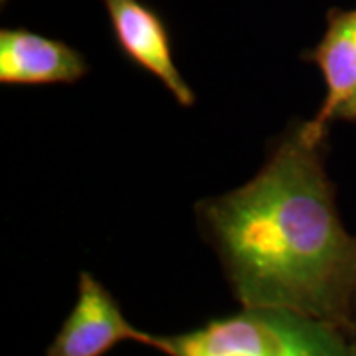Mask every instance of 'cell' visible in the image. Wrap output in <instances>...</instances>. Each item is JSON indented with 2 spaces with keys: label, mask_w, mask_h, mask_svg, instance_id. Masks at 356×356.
Instances as JSON below:
<instances>
[{
  "label": "cell",
  "mask_w": 356,
  "mask_h": 356,
  "mask_svg": "<svg viewBox=\"0 0 356 356\" xmlns=\"http://www.w3.org/2000/svg\"><path fill=\"white\" fill-rule=\"evenodd\" d=\"M0 2H2V4H6V2H8V0H0Z\"/></svg>",
  "instance_id": "cell-9"
},
{
  "label": "cell",
  "mask_w": 356,
  "mask_h": 356,
  "mask_svg": "<svg viewBox=\"0 0 356 356\" xmlns=\"http://www.w3.org/2000/svg\"><path fill=\"white\" fill-rule=\"evenodd\" d=\"M153 332L137 329L111 291L89 271L79 273L77 297L46 356H105L121 343L149 346Z\"/></svg>",
  "instance_id": "cell-3"
},
{
  "label": "cell",
  "mask_w": 356,
  "mask_h": 356,
  "mask_svg": "<svg viewBox=\"0 0 356 356\" xmlns=\"http://www.w3.org/2000/svg\"><path fill=\"white\" fill-rule=\"evenodd\" d=\"M348 331L356 334V285L355 295H353V307H350V325H348Z\"/></svg>",
  "instance_id": "cell-8"
},
{
  "label": "cell",
  "mask_w": 356,
  "mask_h": 356,
  "mask_svg": "<svg viewBox=\"0 0 356 356\" xmlns=\"http://www.w3.org/2000/svg\"><path fill=\"white\" fill-rule=\"evenodd\" d=\"M281 356H356V334L341 325L299 315Z\"/></svg>",
  "instance_id": "cell-7"
},
{
  "label": "cell",
  "mask_w": 356,
  "mask_h": 356,
  "mask_svg": "<svg viewBox=\"0 0 356 356\" xmlns=\"http://www.w3.org/2000/svg\"><path fill=\"white\" fill-rule=\"evenodd\" d=\"M102 4L109 14L115 40L129 60L156 77L178 105H194L196 95L178 72L165 20L140 0H102Z\"/></svg>",
  "instance_id": "cell-4"
},
{
  "label": "cell",
  "mask_w": 356,
  "mask_h": 356,
  "mask_svg": "<svg viewBox=\"0 0 356 356\" xmlns=\"http://www.w3.org/2000/svg\"><path fill=\"white\" fill-rule=\"evenodd\" d=\"M303 58L325 79V99L315 119L325 125L356 121V8L331 10L323 38Z\"/></svg>",
  "instance_id": "cell-6"
},
{
  "label": "cell",
  "mask_w": 356,
  "mask_h": 356,
  "mask_svg": "<svg viewBox=\"0 0 356 356\" xmlns=\"http://www.w3.org/2000/svg\"><path fill=\"white\" fill-rule=\"evenodd\" d=\"M299 313L242 307L192 331L153 334L149 348L165 356H281L291 341Z\"/></svg>",
  "instance_id": "cell-2"
},
{
  "label": "cell",
  "mask_w": 356,
  "mask_h": 356,
  "mask_svg": "<svg viewBox=\"0 0 356 356\" xmlns=\"http://www.w3.org/2000/svg\"><path fill=\"white\" fill-rule=\"evenodd\" d=\"M88 72V60L62 40L26 28L0 30V81L4 86H67Z\"/></svg>",
  "instance_id": "cell-5"
},
{
  "label": "cell",
  "mask_w": 356,
  "mask_h": 356,
  "mask_svg": "<svg viewBox=\"0 0 356 356\" xmlns=\"http://www.w3.org/2000/svg\"><path fill=\"white\" fill-rule=\"evenodd\" d=\"M329 127L295 121L240 188L204 198L196 220L242 307L285 309L348 329L356 236L327 172Z\"/></svg>",
  "instance_id": "cell-1"
}]
</instances>
